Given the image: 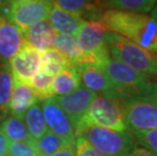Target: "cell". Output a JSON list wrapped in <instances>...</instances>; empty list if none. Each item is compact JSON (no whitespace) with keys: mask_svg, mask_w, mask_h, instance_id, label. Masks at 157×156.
<instances>
[{"mask_svg":"<svg viewBox=\"0 0 157 156\" xmlns=\"http://www.w3.org/2000/svg\"><path fill=\"white\" fill-rule=\"evenodd\" d=\"M106 29L157 54V21L144 13L108 9L101 21Z\"/></svg>","mask_w":157,"mask_h":156,"instance_id":"6da1fadb","label":"cell"},{"mask_svg":"<svg viewBox=\"0 0 157 156\" xmlns=\"http://www.w3.org/2000/svg\"><path fill=\"white\" fill-rule=\"evenodd\" d=\"M98 66L111 80L116 93L124 101L148 96L151 91L152 82L146 75L109 56L105 57Z\"/></svg>","mask_w":157,"mask_h":156,"instance_id":"7a4b0ae2","label":"cell"},{"mask_svg":"<svg viewBox=\"0 0 157 156\" xmlns=\"http://www.w3.org/2000/svg\"><path fill=\"white\" fill-rule=\"evenodd\" d=\"M106 47L111 58L124 63L147 77L157 75V55L154 53L109 31L106 34Z\"/></svg>","mask_w":157,"mask_h":156,"instance_id":"3957f363","label":"cell"},{"mask_svg":"<svg viewBox=\"0 0 157 156\" xmlns=\"http://www.w3.org/2000/svg\"><path fill=\"white\" fill-rule=\"evenodd\" d=\"M87 126H99L115 131H127L124 99L117 96L98 95L76 127V136Z\"/></svg>","mask_w":157,"mask_h":156,"instance_id":"277c9868","label":"cell"},{"mask_svg":"<svg viewBox=\"0 0 157 156\" xmlns=\"http://www.w3.org/2000/svg\"><path fill=\"white\" fill-rule=\"evenodd\" d=\"M105 156H128L137 146L128 131H115L99 126H87L78 133ZM77 135V136H78Z\"/></svg>","mask_w":157,"mask_h":156,"instance_id":"5b68a950","label":"cell"},{"mask_svg":"<svg viewBox=\"0 0 157 156\" xmlns=\"http://www.w3.org/2000/svg\"><path fill=\"white\" fill-rule=\"evenodd\" d=\"M108 29L101 21H85L77 34V41L83 53L82 63H92L98 65L108 57L106 47Z\"/></svg>","mask_w":157,"mask_h":156,"instance_id":"8992f818","label":"cell"},{"mask_svg":"<svg viewBox=\"0 0 157 156\" xmlns=\"http://www.w3.org/2000/svg\"><path fill=\"white\" fill-rule=\"evenodd\" d=\"M124 105L128 130L133 132L157 129V105L148 96L126 99Z\"/></svg>","mask_w":157,"mask_h":156,"instance_id":"52a82bcc","label":"cell"},{"mask_svg":"<svg viewBox=\"0 0 157 156\" xmlns=\"http://www.w3.org/2000/svg\"><path fill=\"white\" fill-rule=\"evenodd\" d=\"M54 0H28L9 7L5 18L23 32L35 22L47 19Z\"/></svg>","mask_w":157,"mask_h":156,"instance_id":"ba28073f","label":"cell"},{"mask_svg":"<svg viewBox=\"0 0 157 156\" xmlns=\"http://www.w3.org/2000/svg\"><path fill=\"white\" fill-rule=\"evenodd\" d=\"M98 94L90 89L80 85L75 90L68 94L54 96L59 105L66 112L71 121L73 127L76 129L79 122L82 120L91 102Z\"/></svg>","mask_w":157,"mask_h":156,"instance_id":"9c48e42d","label":"cell"},{"mask_svg":"<svg viewBox=\"0 0 157 156\" xmlns=\"http://www.w3.org/2000/svg\"><path fill=\"white\" fill-rule=\"evenodd\" d=\"M41 108L49 130L66 141L75 142V129L54 96L43 101Z\"/></svg>","mask_w":157,"mask_h":156,"instance_id":"30bf717a","label":"cell"},{"mask_svg":"<svg viewBox=\"0 0 157 156\" xmlns=\"http://www.w3.org/2000/svg\"><path fill=\"white\" fill-rule=\"evenodd\" d=\"M40 52L25 42L21 51L9 61L13 82L29 85L32 78L40 69Z\"/></svg>","mask_w":157,"mask_h":156,"instance_id":"8fae6325","label":"cell"},{"mask_svg":"<svg viewBox=\"0 0 157 156\" xmlns=\"http://www.w3.org/2000/svg\"><path fill=\"white\" fill-rule=\"evenodd\" d=\"M75 68L84 87L106 96H120L116 93L113 86L108 76L98 65L92 63H79Z\"/></svg>","mask_w":157,"mask_h":156,"instance_id":"7c38bea8","label":"cell"},{"mask_svg":"<svg viewBox=\"0 0 157 156\" xmlns=\"http://www.w3.org/2000/svg\"><path fill=\"white\" fill-rule=\"evenodd\" d=\"M25 44L23 32L0 16V61H10Z\"/></svg>","mask_w":157,"mask_h":156,"instance_id":"4fadbf2b","label":"cell"},{"mask_svg":"<svg viewBox=\"0 0 157 156\" xmlns=\"http://www.w3.org/2000/svg\"><path fill=\"white\" fill-rule=\"evenodd\" d=\"M55 34L48 19L36 21L23 31L25 42L40 53H44L53 47Z\"/></svg>","mask_w":157,"mask_h":156,"instance_id":"5bb4252c","label":"cell"},{"mask_svg":"<svg viewBox=\"0 0 157 156\" xmlns=\"http://www.w3.org/2000/svg\"><path fill=\"white\" fill-rule=\"evenodd\" d=\"M49 22L57 34L77 36L78 32L85 19L77 14L67 12L60 8L54 2L49 15Z\"/></svg>","mask_w":157,"mask_h":156,"instance_id":"9a60e30c","label":"cell"},{"mask_svg":"<svg viewBox=\"0 0 157 156\" xmlns=\"http://www.w3.org/2000/svg\"><path fill=\"white\" fill-rule=\"evenodd\" d=\"M54 2L63 10L88 21H99L105 12V6L101 0H54Z\"/></svg>","mask_w":157,"mask_h":156,"instance_id":"2e32d148","label":"cell"},{"mask_svg":"<svg viewBox=\"0 0 157 156\" xmlns=\"http://www.w3.org/2000/svg\"><path fill=\"white\" fill-rule=\"evenodd\" d=\"M36 102H38V101L31 86L13 82V90L9 104V112L12 117L23 120L28 109Z\"/></svg>","mask_w":157,"mask_h":156,"instance_id":"e0dca14e","label":"cell"},{"mask_svg":"<svg viewBox=\"0 0 157 156\" xmlns=\"http://www.w3.org/2000/svg\"><path fill=\"white\" fill-rule=\"evenodd\" d=\"M81 85L79 75L74 65H69L54 76L52 81V95L61 96L68 94Z\"/></svg>","mask_w":157,"mask_h":156,"instance_id":"ac0fdd59","label":"cell"},{"mask_svg":"<svg viewBox=\"0 0 157 156\" xmlns=\"http://www.w3.org/2000/svg\"><path fill=\"white\" fill-rule=\"evenodd\" d=\"M53 47L74 66L83 62V53L79 48L76 36L56 32L53 41Z\"/></svg>","mask_w":157,"mask_h":156,"instance_id":"d6986e66","label":"cell"},{"mask_svg":"<svg viewBox=\"0 0 157 156\" xmlns=\"http://www.w3.org/2000/svg\"><path fill=\"white\" fill-rule=\"evenodd\" d=\"M13 90V78L7 62H0V117L3 120L9 112V104Z\"/></svg>","mask_w":157,"mask_h":156,"instance_id":"ffe728a7","label":"cell"},{"mask_svg":"<svg viewBox=\"0 0 157 156\" xmlns=\"http://www.w3.org/2000/svg\"><path fill=\"white\" fill-rule=\"evenodd\" d=\"M25 120L29 134L34 139L41 138L49 130L46 125L42 108L38 102H36L28 109L25 116Z\"/></svg>","mask_w":157,"mask_h":156,"instance_id":"44dd1931","label":"cell"},{"mask_svg":"<svg viewBox=\"0 0 157 156\" xmlns=\"http://www.w3.org/2000/svg\"><path fill=\"white\" fill-rule=\"evenodd\" d=\"M69 65H73L69 62L61 53L55 49H49L45 51L41 56V65L40 70L44 71L50 76H56L58 73L67 67Z\"/></svg>","mask_w":157,"mask_h":156,"instance_id":"7402d4cb","label":"cell"},{"mask_svg":"<svg viewBox=\"0 0 157 156\" xmlns=\"http://www.w3.org/2000/svg\"><path fill=\"white\" fill-rule=\"evenodd\" d=\"M22 121L23 120H19L10 116V117H6L0 125L2 132L9 141L28 142L31 140L32 137L29 134L26 126Z\"/></svg>","mask_w":157,"mask_h":156,"instance_id":"603a6c76","label":"cell"},{"mask_svg":"<svg viewBox=\"0 0 157 156\" xmlns=\"http://www.w3.org/2000/svg\"><path fill=\"white\" fill-rule=\"evenodd\" d=\"M103 6L118 10L144 13L151 11L157 0H101Z\"/></svg>","mask_w":157,"mask_h":156,"instance_id":"cb8c5ba5","label":"cell"},{"mask_svg":"<svg viewBox=\"0 0 157 156\" xmlns=\"http://www.w3.org/2000/svg\"><path fill=\"white\" fill-rule=\"evenodd\" d=\"M33 143L39 156H50L69 142L48 130L41 138L34 139Z\"/></svg>","mask_w":157,"mask_h":156,"instance_id":"d4e9b609","label":"cell"},{"mask_svg":"<svg viewBox=\"0 0 157 156\" xmlns=\"http://www.w3.org/2000/svg\"><path fill=\"white\" fill-rule=\"evenodd\" d=\"M52 81L53 77L48 75L42 70H38V72L32 78L29 86L33 88L35 95L38 101H44L46 99L53 97L52 95Z\"/></svg>","mask_w":157,"mask_h":156,"instance_id":"484cf974","label":"cell"},{"mask_svg":"<svg viewBox=\"0 0 157 156\" xmlns=\"http://www.w3.org/2000/svg\"><path fill=\"white\" fill-rule=\"evenodd\" d=\"M132 134L140 145L157 155V129L147 131H133Z\"/></svg>","mask_w":157,"mask_h":156,"instance_id":"4316f807","label":"cell"},{"mask_svg":"<svg viewBox=\"0 0 157 156\" xmlns=\"http://www.w3.org/2000/svg\"><path fill=\"white\" fill-rule=\"evenodd\" d=\"M34 138L28 142H13L8 143V156H39L33 143Z\"/></svg>","mask_w":157,"mask_h":156,"instance_id":"83f0119b","label":"cell"},{"mask_svg":"<svg viewBox=\"0 0 157 156\" xmlns=\"http://www.w3.org/2000/svg\"><path fill=\"white\" fill-rule=\"evenodd\" d=\"M76 153L75 156H105L98 151L93 146L81 135L76 136L75 140Z\"/></svg>","mask_w":157,"mask_h":156,"instance_id":"f1b7e54d","label":"cell"},{"mask_svg":"<svg viewBox=\"0 0 157 156\" xmlns=\"http://www.w3.org/2000/svg\"><path fill=\"white\" fill-rule=\"evenodd\" d=\"M75 142H69V143H66L59 150H57L55 153H53L50 156H75Z\"/></svg>","mask_w":157,"mask_h":156,"instance_id":"f546056e","label":"cell"},{"mask_svg":"<svg viewBox=\"0 0 157 156\" xmlns=\"http://www.w3.org/2000/svg\"><path fill=\"white\" fill-rule=\"evenodd\" d=\"M28 1V0H0V16L5 18L6 13H7L9 7L16 2Z\"/></svg>","mask_w":157,"mask_h":156,"instance_id":"4dcf8cb0","label":"cell"},{"mask_svg":"<svg viewBox=\"0 0 157 156\" xmlns=\"http://www.w3.org/2000/svg\"><path fill=\"white\" fill-rule=\"evenodd\" d=\"M8 139L0 128V156H8Z\"/></svg>","mask_w":157,"mask_h":156,"instance_id":"1f68e13d","label":"cell"},{"mask_svg":"<svg viewBox=\"0 0 157 156\" xmlns=\"http://www.w3.org/2000/svg\"><path fill=\"white\" fill-rule=\"evenodd\" d=\"M128 156H157V155L150 150H148V149L143 148V147H137L136 146Z\"/></svg>","mask_w":157,"mask_h":156,"instance_id":"d6a6232c","label":"cell"},{"mask_svg":"<svg viewBox=\"0 0 157 156\" xmlns=\"http://www.w3.org/2000/svg\"><path fill=\"white\" fill-rule=\"evenodd\" d=\"M148 98L151 99V101L157 105V81L152 83L151 91H150V93L148 95Z\"/></svg>","mask_w":157,"mask_h":156,"instance_id":"836d02e7","label":"cell"},{"mask_svg":"<svg viewBox=\"0 0 157 156\" xmlns=\"http://www.w3.org/2000/svg\"><path fill=\"white\" fill-rule=\"evenodd\" d=\"M151 16L157 21V3H156V5L154 6V7L152 8V10H151Z\"/></svg>","mask_w":157,"mask_h":156,"instance_id":"e575fe53","label":"cell"},{"mask_svg":"<svg viewBox=\"0 0 157 156\" xmlns=\"http://www.w3.org/2000/svg\"><path fill=\"white\" fill-rule=\"evenodd\" d=\"M2 121V119H1V117H0V122H1Z\"/></svg>","mask_w":157,"mask_h":156,"instance_id":"d590c367","label":"cell"}]
</instances>
